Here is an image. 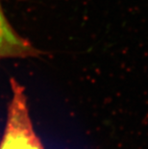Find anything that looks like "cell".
I'll return each mask as SVG.
<instances>
[{"label":"cell","instance_id":"6da1fadb","mask_svg":"<svg viewBox=\"0 0 148 149\" xmlns=\"http://www.w3.org/2000/svg\"><path fill=\"white\" fill-rule=\"evenodd\" d=\"M11 99L0 149H44L35 132L24 88L11 78Z\"/></svg>","mask_w":148,"mask_h":149},{"label":"cell","instance_id":"7a4b0ae2","mask_svg":"<svg viewBox=\"0 0 148 149\" xmlns=\"http://www.w3.org/2000/svg\"><path fill=\"white\" fill-rule=\"evenodd\" d=\"M40 51L29 40L21 37L10 21L3 10L0 0V61L6 59H25L38 57Z\"/></svg>","mask_w":148,"mask_h":149}]
</instances>
